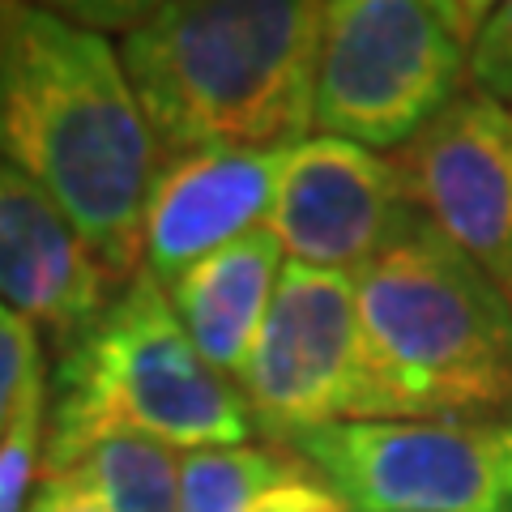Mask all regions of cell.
Segmentation results:
<instances>
[{"instance_id":"cell-5","label":"cell","mask_w":512,"mask_h":512,"mask_svg":"<svg viewBox=\"0 0 512 512\" xmlns=\"http://www.w3.org/2000/svg\"><path fill=\"white\" fill-rule=\"evenodd\" d=\"M483 0H329L312 128L363 150H406L461 94Z\"/></svg>"},{"instance_id":"cell-6","label":"cell","mask_w":512,"mask_h":512,"mask_svg":"<svg viewBox=\"0 0 512 512\" xmlns=\"http://www.w3.org/2000/svg\"><path fill=\"white\" fill-rule=\"evenodd\" d=\"M282 448L350 512H512V414L333 423Z\"/></svg>"},{"instance_id":"cell-18","label":"cell","mask_w":512,"mask_h":512,"mask_svg":"<svg viewBox=\"0 0 512 512\" xmlns=\"http://www.w3.org/2000/svg\"><path fill=\"white\" fill-rule=\"evenodd\" d=\"M470 86L512 111V0L491 5L470 47Z\"/></svg>"},{"instance_id":"cell-19","label":"cell","mask_w":512,"mask_h":512,"mask_svg":"<svg viewBox=\"0 0 512 512\" xmlns=\"http://www.w3.org/2000/svg\"><path fill=\"white\" fill-rule=\"evenodd\" d=\"M26 512H103V504L94 500V491L82 474L64 470V474H39Z\"/></svg>"},{"instance_id":"cell-13","label":"cell","mask_w":512,"mask_h":512,"mask_svg":"<svg viewBox=\"0 0 512 512\" xmlns=\"http://www.w3.org/2000/svg\"><path fill=\"white\" fill-rule=\"evenodd\" d=\"M103 512H180V457L154 440H107L73 466Z\"/></svg>"},{"instance_id":"cell-12","label":"cell","mask_w":512,"mask_h":512,"mask_svg":"<svg viewBox=\"0 0 512 512\" xmlns=\"http://www.w3.org/2000/svg\"><path fill=\"white\" fill-rule=\"evenodd\" d=\"M282 278V244L269 227L239 235L235 244L201 256L167 286V299L201 359L235 389L248 372L256 338Z\"/></svg>"},{"instance_id":"cell-17","label":"cell","mask_w":512,"mask_h":512,"mask_svg":"<svg viewBox=\"0 0 512 512\" xmlns=\"http://www.w3.org/2000/svg\"><path fill=\"white\" fill-rule=\"evenodd\" d=\"M248 512H350V508L312 466H303L299 457H291L282 448L278 470L252 495Z\"/></svg>"},{"instance_id":"cell-8","label":"cell","mask_w":512,"mask_h":512,"mask_svg":"<svg viewBox=\"0 0 512 512\" xmlns=\"http://www.w3.org/2000/svg\"><path fill=\"white\" fill-rule=\"evenodd\" d=\"M423 218L397 158L342 137H308L286 150L265 227L295 265L359 274Z\"/></svg>"},{"instance_id":"cell-15","label":"cell","mask_w":512,"mask_h":512,"mask_svg":"<svg viewBox=\"0 0 512 512\" xmlns=\"http://www.w3.org/2000/svg\"><path fill=\"white\" fill-rule=\"evenodd\" d=\"M43 427H47V367L30 380L13 431L0 448V512H26L30 491L43 470Z\"/></svg>"},{"instance_id":"cell-4","label":"cell","mask_w":512,"mask_h":512,"mask_svg":"<svg viewBox=\"0 0 512 512\" xmlns=\"http://www.w3.org/2000/svg\"><path fill=\"white\" fill-rule=\"evenodd\" d=\"M355 308L393 419L512 414V308L431 218L359 269Z\"/></svg>"},{"instance_id":"cell-11","label":"cell","mask_w":512,"mask_h":512,"mask_svg":"<svg viewBox=\"0 0 512 512\" xmlns=\"http://www.w3.org/2000/svg\"><path fill=\"white\" fill-rule=\"evenodd\" d=\"M120 286L69 214L0 158V303L64 350L107 312Z\"/></svg>"},{"instance_id":"cell-2","label":"cell","mask_w":512,"mask_h":512,"mask_svg":"<svg viewBox=\"0 0 512 512\" xmlns=\"http://www.w3.org/2000/svg\"><path fill=\"white\" fill-rule=\"evenodd\" d=\"M325 0H171L141 9L120 64L158 150H295L316 107Z\"/></svg>"},{"instance_id":"cell-9","label":"cell","mask_w":512,"mask_h":512,"mask_svg":"<svg viewBox=\"0 0 512 512\" xmlns=\"http://www.w3.org/2000/svg\"><path fill=\"white\" fill-rule=\"evenodd\" d=\"M419 210L512 308V111L461 90L397 150Z\"/></svg>"},{"instance_id":"cell-16","label":"cell","mask_w":512,"mask_h":512,"mask_svg":"<svg viewBox=\"0 0 512 512\" xmlns=\"http://www.w3.org/2000/svg\"><path fill=\"white\" fill-rule=\"evenodd\" d=\"M47 367L43 359V338L26 316H18L9 303H0V448H5L13 419L22 410V397L30 380Z\"/></svg>"},{"instance_id":"cell-7","label":"cell","mask_w":512,"mask_h":512,"mask_svg":"<svg viewBox=\"0 0 512 512\" xmlns=\"http://www.w3.org/2000/svg\"><path fill=\"white\" fill-rule=\"evenodd\" d=\"M239 397L252 427L278 448L333 423L393 419L367 363L355 274L282 265Z\"/></svg>"},{"instance_id":"cell-20","label":"cell","mask_w":512,"mask_h":512,"mask_svg":"<svg viewBox=\"0 0 512 512\" xmlns=\"http://www.w3.org/2000/svg\"><path fill=\"white\" fill-rule=\"evenodd\" d=\"M0 30H5V5H0Z\"/></svg>"},{"instance_id":"cell-1","label":"cell","mask_w":512,"mask_h":512,"mask_svg":"<svg viewBox=\"0 0 512 512\" xmlns=\"http://www.w3.org/2000/svg\"><path fill=\"white\" fill-rule=\"evenodd\" d=\"M0 158L69 214L111 278L137 274L163 150L120 52L64 9L5 5Z\"/></svg>"},{"instance_id":"cell-10","label":"cell","mask_w":512,"mask_h":512,"mask_svg":"<svg viewBox=\"0 0 512 512\" xmlns=\"http://www.w3.org/2000/svg\"><path fill=\"white\" fill-rule=\"evenodd\" d=\"M286 150H188L158 163L146 222L141 269L171 286L201 256L235 244L269 222Z\"/></svg>"},{"instance_id":"cell-14","label":"cell","mask_w":512,"mask_h":512,"mask_svg":"<svg viewBox=\"0 0 512 512\" xmlns=\"http://www.w3.org/2000/svg\"><path fill=\"white\" fill-rule=\"evenodd\" d=\"M282 448H197L180 457V512H248Z\"/></svg>"},{"instance_id":"cell-3","label":"cell","mask_w":512,"mask_h":512,"mask_svg":"<svg viewBox=\"0 0 512 512\" xmlns=\"http://www.w3.org/2000/svg\"><path fill=\"white\" fill-rule=\"evenodd\" d=\"M252 431L239 389L218 376L175 316L167 286L137 269L107 312L56 359L47 384L43 470L64 474L107 440L235 448Z\"/></svg>"}]
</instances>
